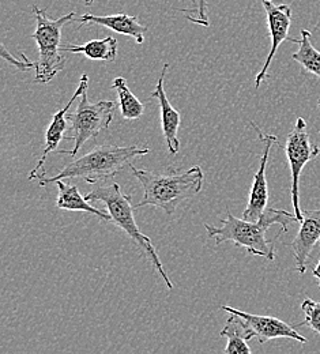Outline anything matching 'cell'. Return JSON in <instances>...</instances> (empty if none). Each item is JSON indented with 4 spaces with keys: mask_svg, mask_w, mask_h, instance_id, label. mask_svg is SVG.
<instances>
[{
    "mask_svg": "<svg viewBox=\"0 0 320 354\" xmlns=\"http://www.w3.org/2000/svg\"><path fill=\"white\" fill-rule=\"evenodd\" d=\"M227 214V218L220 220L223 223L220 227L205 223L209 239H216L217 245L232 241L237 247L245 248L248 254L263 257L270 262L275 259L274 241L266 239L267 229L274 223H279L282 229L278 234L288 233L289 223L297 222L294 214L273 207H267L258 221L238 220L229 210Z\"/></svg>",
    "mask_w": 320,
    "mask_h": 354,
    "instance_id": "cell-1",
    "label": "cell"
},
{
    "mask_svg": "<svg viewBox=\"0 0 320 354\" xmlns=\"http://www.w3.org/2000/svg\"><path fill=\"white\" fill-rule=\"evenodd\" d=\"M149 153L150 149L147 146L120 147L116 145H102L67 164L57 175L53 177L37 175L35 180H39L41 187L56 183L57 180L68 178H84L89 184H95L117 176L126 168L131 167L133 160L147 156Z\"/></svg>",
    "mask_w": 320,
    "mask_h": 354,
    "instance_id": "cell-2",
    "label": "cell"
},
{
    "mask_svg": "<svg viewBox=\"0 0 320 354\" xmlns=\"http://www.w3.org/2000/svg\"><path fill=\"white\" fill-rule=\"evenodd\" d=\"M130 169L144 191L143 199L134 206V209L154 206L164 210L167 214H173L182 202L196 196L200 192L205 180L203 171L198 165L183 174L171 171L169 174L162 175L146 169H137L133 165Z\"/></svg>",
    "mask_w": 320,
    "mask_h": 354,
    "instance_id": "cell-3",
    "label": "cell"
},
{
    "mask_svg": "<svg viewBox=\"0 0 320 354\" xmlns=\"http://www.w3.org/2000/svg\"><path fill=\"white\" fill-rule=\"evenodd\" d=\"M86 199L89 202H101L105 205L108 213L112 217V222L129 234V237L137 244L142 255L160 272L168 289L172 290L173 283L169 279L167 271L164 270V266L160 261V257L151 240L146 234H143L138 227L134 217V207L131 205L133 196L130 194H123L117 183H111L94 188L91 194L86 195Z\"/></svg>",
    "mask_w": 320,
    "mask_h": 354,
    "instance_id": "cell-4",
    "label": "cell"
},
{
    "mask_svg": "<svg viewBox=\"0 0 320 354\" xmlns=\"http://www.w3.org/2000/svg\"><path fill=\"white\" fill-rule=\"evenodd\" d=\"M36 30L32 39L39 46V62L36 66V82L49 84L66 67V57L62 53V30L77 19L75 12H68L57 19H49L46 10L33 6Z\"/></svg>",
    "mask_w": 320,
    "mask_h": 354,
    "instance_id": "cell-5",
    "label": "cell"
},
{
    "mask_svg": "<svg viewBox=\"0 0 320 354\" xmlns=\"http://www.w3.org/2000/svg\"><path fill=\"white\" fill-rule=\"evenodd\" d=\"M116 104L113 101H98L91 104L88 90L81 95V101L73 113H67V120L71 123L73 135L67 136V140H74L71 150H63L62 154L77 157L81 147L98 133L109 127L113 120Z\"/></svg>",
    "mask_w": 320,
    "mask_h": 354,
    "instance_id": "cell-6",
    "label": "cell"
},
{
    "mask_svg": "<svg viewBox=\"0 0 320 354\" xmlns=\"http://www.w3.org/2000/svg\"><path fill=\"white\" fill-rule=\"evenodd\" d=\"M285 154L290 167L292 175V206L294 210V216L297 222L303 221V210L300 207V176L304 167L315 160L320 154V147L318 145L312 143L310 139V133L307 129V122L303 118H297V122L293 130L288 133L286 143H285Z\"/></svg>",
    "mask_w": 320,
    "mask_h": 354,
    "instance_id": "cell-7",
    "label": "cell"
},
{
    "mask_svg": "<svg viewBox=\"0 0 320 354\" xmlns=\"http://www.w3.org/2000/svg\"><path fill=\"white\" fill-rule=\"evenodd\" d=\"M266 11L267 28L270 33L272 46L267 59L262 67V71L255 78V88H258L269 78V67L274 59L279 45L283 41H289V29L292 25V7L289 4H275L274 0H262Z\"/></svg>",
    "mask_w": 320,
    "mask_h": 354,
    "instance_id": "cell-8",
    "label": "cell"
},
{
    "mask_svg": "<svg viewBox=\"0 0 320 354\" xmlns=\"http://www.w3.org/2000/svg\"><path fill=\"white\" fill-rule=\"evenodd\" d=\"M251 126L255 129L261 140L265 143V150L261 158L259 171L254 175V183L248 196V205L243 213V218L247 221H258L266 212L267 203H269V187H267V178H266V169H267L270 150L273 147V143H276L278 139L275 135L262 133V130L254 122H251Z\"/></svg>",
    "mask_w": 320,
    "mask_h": 354,
    "instance_id": "cell-9",
    "label": "cell"
},
{
    "mask_svg": "<svg viewBox=\"0 0 320 354\" xmlns=\"http://www.w3.org/2000/svg\"><path fill=\"white\" fill-rule=\"evenodd\" d=\"M221 310L225 312H232V313H237L238 316H241L248 326L254 330L255 333V338L258 339V342L261 345L267 344L272 339L276 338H289V339H294L300 344H307L308 339L305 337H303L300 333H297V330L292 326H289L286 322L276 319L274 316H263V315H252V313H247L244 310H236L232 308L229 306H223Z\"/></svg>",
    "mask_w": 320,
    "mask_h": 354,
    "instance_id": "cell-10",
    "label": "cell"
},
{
    "mask_svg": "<svg viewBox=\"0 0 320 354\" xmlns=\"http://www.w3.org/2000/svg\"><path fill=\"white\" fill-rule=\"evenodd\" d=\"M320 241V209L303 210V221L294 240L292 250L296 261V270L300 274L307 271V263L314 247Z\"/></svg>",
    "mask_w": 320,
    "mask_h": 354,
    "instance_id": "cell-11",
    "label": "cell"
},
{
    "mask_svg": "<svg viewBox=\"0 0 320 354\" xmlns=\"http://www.w3.org/2000/svg\"><path fill=\"white\" fill-rule=\"evenodd\" d=\"M169 68V64H164L161 75L158 78L157 86L154 93L151 94L150 100L156 98L158 101V106H160V115H161V127H162V133L168 146V150L171 154H178L180 150V140L178 138V133L180 129V123H182V116L180 113L171 105L165 88H164V80L167 75V71Z\"/></svg>",
    "mask_w": 320,
    "mask_h": 354,
    "instance_id": "cell-12",
    "label": "cell"
},
{
    "mask_svg": "<svg viewBox=\"0 0 320 354\" xmlns=\"http://www.w3.org/2000/svg\"><path fill=\"white\" fill-rule=\"evenodd\" d=\"M88 88H89V77H88L86 74H84V75L81 77V80H79L78 88L75 90V93L73 94V97L70 98V101L67 102V105H66L63 109L57 111V112L53 115L52 122H50V124L48 126V130H46V146H44L43 156H41V158L39 160L36 168L32 169V172L29 174V180H35V178H36L37 172H39V171L43 168V165L46 164L48 154H50L52 151H55V150L57 149L59 143L66 138L64 133H66V130H67V113L70 112V108H71V105L77 101V98L81 97L82 93H84L85 90H88Z\"/></svg>",
    "mask_w": 320,
    "mask_h": 354,
    "instance_id": "cell-13",
    "label": "cell"
},
{
    "mask_svg": "<svg viewBox=\"0 0 320 354\" xmlns=\"http://www.w3.org/2000/svg\"><path fill=\"white\" fill-rule=\"evenodd\" d=\"M79 25H98L106 29H111L119 35L129 36L135 39L138 44H143L144 33L147 28L138 21L137 17L129 15L126 12L115 14V15H93L84 14L75 19Z\"/></svg>",
    "mask_w": 320,
    "mask_h": 354,
    "instance_id": "cell-14",
    "label": "cell"
},
{
    "mask_svg": "<svg viewBox=\"0 0 320 354\" xmlns=\"http://www.w3.org/2000/svg\"><path fill=\"white\" fill-rule=\"evenodd\" d=\"M229 319L225 327L221 330L220 335L228 338L225 354H251L252 351L248 346V341L255 338L254 330L248 323L237 313L229 312Z\"/></svg>",
    "mask_w": 320,
    "mask_h": 354,
    "instance_id": "cell-15",
    "label": "cell"
},
{
    "mask_svg": "<svg viewBox=\"0 0 320 354\" xmlns=\"http://www.w3.org/2000/svg\"><path fill=\"white\" fill-rule=\"evenodd\" d=\"M56 185L59 188V194L56 198V206L59 209L67 210V212H84V213L97 216L98 218H101L104 221H112L111 214L101 212L92 206L89 203V201L86 199V196L84 198L81 195L77 185H70V184L64 183L63 180H57Z\"/></svg>",
    "mask_w": 320,
    "mask_h": 354,
    "instance_id": "cell-16",
    "label": "cell"
},
{
    "mask_svg": "<svg viewBox=\"0 0 320 354\" xmlns=\"http://www.w3.org/2000/svg\"><path fill=\"white\" fill-rule=\"evenodd\" d=\"M312 35L310 30L303 29L301 30V39H289L290 43L299 44V49L292 55V59L297 62L304 71L315 75L320 80V52L314 46Z\"/></svg>",
    "mask_w": 320,
    "mask_h": 354,
    "instance_id": "cell-17",
    "label": "cell"
},
{
    "mask_svg": "<svg viewBox=\"0 0 320 354\" xmlns=\"http://www.w3.org/2000/svg\"><path fill=\"white\" fill-rule=\"evenodd\" d=\"M64 52L70 53H82L92 60L113 62L117 56V40L112 36L102 40H92L84 45H68L63 48Z\"/></svg>",
    "mask_w": 320,
    "mask_h": 354,
    "instance_id": "cell-18",
    "label": "cell"
},
{
    "mask_svg": "<svg viewBox=\"0 0 320 354\" xmlns=\"http://www.w3.org/2000/svg\"><path fill=\"white\" fill-rule=\"evenodd\" d=\"M112 88L117 91V98H119V109L122 116L126 120H137L139 119L143 112H144V105L138 100L134 95V93L127 86V81L122 77L115 78Z\"/></svg>",
    "mask_w": 320,
    "mask_h": 354,
    "instance_id": "cell-19",
    "label": "cell"
},
{
    "mask_svg": "<svg viewBox=\"0 0 320 354\" xmlns=\"http://www.w3.org/2000/svg\"><path fill=\"white\" fill-rule=\"evenodd\" d=\"M179 11L185 14V18L194 25H199L202 28L210 26L207 17V0H191V7L182 8Z\"/></svg>",
    "mask_w": 320,
    "mask_h": 354,
    "instance_id": "cell-20",
    "label": "cell"
},
{
    "mask_svg": "<svg viewBox=\"0 0 320 354\" xmlns=\"http://www.w3.org/2000/svg\"><path fill=\"white\" fill-rule=\"evenodd\" d=\"M301 310L304 312L305 319L299 324V327L307 326L317 334H320V303L312 299H305L301 304Z\"/></svg>",
    "mask_w": 320,
    "mask_h": 354,
    "instance_id": "cell-21",
    "label": "cell"
},
{
    "mask_svg": "<svg viewBox=\"0 0 320 354\" xmlns=\"http://www.w3.org/2000/svg\"><path fill=\"white\" fill-rule=\"evenodd\" d=\"M0 50H1V57H3L7 63H10V64L14 66L15 68H18L19 71H26V70H30V68H36V66H37V63L30 62V60L28 59V56H26L25 53H22V52H21L22 59L18 60V59H15V57L7 50V48H6L4 45H0Z\"/></svg>",
    "mask_w": 320,
    "mask_h": 354,
    "instance_id": "cell-22",
    "label": "cell"
},
{
    "mask_svg": "<svg viewBox=\"0 0 320 354\" xmlns=\"http://www.w3.org/2000/svg\"><path fill=\"white\" fill-rule=\"evenodd\" d=\"M320 243V241H319ZM312 274H314V277L317 278V281H318V285H319L320 289V262L317 265V267L314 268V271H312Z\"/></svg>",
    "mask_w": 320,
    "mask_h": 354,
    "instance_id": "cell-23",
    "label": "cell"
},
{
    "mask_svg": "<svg viewBox=\"0 0 320 354\" xmlns=\"http://www.w3.org/2000/svg\"><path fill=\"white\" fill-rule=\"evenodd\" d=\"M84 1H85L86 6H92L93 3H94V0H84Z\"/></svg>",
    "mask_w": 320,
    "mask_h": 354,
    "instance_id": "cell-24",
    "label": "cell"
},
{
    "mask_svg": "<svg viewBox=\"0 0 320 354\" xmlns=\"http://www.w3.org/2000/svg\"><path fill=\"white\" fill-rule=\"evenodd\" d=\"M318 104H319V106H320V100H319V102H318Z\"/></svg>",
    "mask_w": 320,
    "mask_h": 354,
    "instance_id": "cell-25",
    "label": "cell"
}]
</instances>
